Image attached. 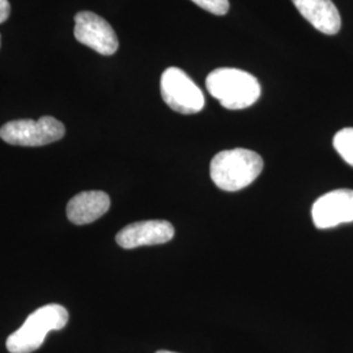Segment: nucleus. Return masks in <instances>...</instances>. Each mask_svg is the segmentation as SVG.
Returning <instances> with one entry per match:
<instances>
[{
    "label": "nucleus",
    "mask_w": 353,
    "mask_h": 353,
    "mask_svg": "<svg viewBox=\"0 0 353 353\" xmlns=\"http://www.w3.org/2000/svg\"><path fill=\"white\" fill-rule=\"evenodd\" d=\"M263 166V159L256 152L234 148L214 156L210 165V174L219 189L239 191L252 185L262 173Z\"/></svg>",
    "instance_id": "obj_1"
},
{
    "label": "nucleus",
    "mask_w": 353,
    "mask_h": 353,
    "mask_svg": "<svg viewBox=\"0 0 353 353\" xmlns=\"http://www.w3.org/2000/svg\"><path fill=\"white\" fill-rule=\"evenodd\" d=\"M208 93L229 110H241L261 97V84L252 74L239 68H217L205 79Z\"/></svg>",
    "instance_id": "obj_2"
},
{
    "label": "nucleus",
    "mask_w": 353,
    "mask_h": 353,
    "mask_svg": "<svg viewBox=\"0 0 353 353\" xmlns=\"http://www.w3.org/2000/svg\"><path fill=\"white\" fill-rule=\"evenodd\" d=\"M68 312L62 305L49 303L33 312L26 318L24 325L11 334L7 339L10 353H32L42 345L50 331L65 327Z\"/></svg>",
    "instance_id": "obj_3"
},
{
    "label": "nucleus",
    "mask_w": 353,
    "mask_h": 353,
    "mask_svg": "<svg viewBox=\"0 0 353 353\" xmlns=\"http://www.w3.org/2000/svg\"><path fill=\"white\" fill-rule=\"evenodd\" d=\"M64 125L54 117H41L38 121L17 119L0 128V138L11 145L42 147L62 139Z\"/></svg>",
    "instance_id": "obj_4"
},
{
    "label": "nucleus",
    "mask_w": 353,
    "mask_h": 353,
    "mask_svg": "<svg viewBox=\"0 0 353 353\" xmlns=\"http://www.w3.org/2000/svg\"><path fill=\"white\" fill-rule=\"evenodd\" d=\"M160 88L165 103L176 113L196 114L204 108L202 90L181 68H166L161 76Z\"/></svg>",
    "instance_id": "obj_5"
},
{
    "label": "nucleus",
    "mask_w": 353,
    "mask_h": 353,
    "mask_svg": "<svg viewBox=\"0 0 353 353\" xmlns=\"http://www.w3.org/2000/svg\"><path fill=\"white\" fill-rule=\"evenodd\" d=\"M75 38L101 55H113L119 48L112 26L96 13L83 11L75 16Z\"/></svg>",
    "instance_id": "obj_6"
},
{
    "label": "nucleus",
    "mask_w": 353,
    "mask_h": 353,
    "mask_svg": "<svg viewBox=\"0 0 353 353\" xmlns=\"http://www.w3.org/2000/svg\"><path fill=\"white\" fill-rule=\"evenodd\" d=\"M314 225L318 229L338 227L353 221V190H332L316 199L312 208Z\"/></svg>",
    "instance_id": "obj_7"
},
{
    "label": "nucleus",
    "mask_w": 353,
    "mask_h": 353,
    "mask_svg": "<svg viewBox=\"0 0 353 353\" xmlns=\"http://www.w3.org/2000/svg\"><path fill=\"white\" fill-rule=\"evenodd\" d=\"M174 237V227L166 220H145L121 229L115 237L123 249L163 245Z\"/></svg>",
    "instance_id": "obj_8"
},
{
    "label": "nucleus",
    "mask_w": 353,
    "mask_h": 353,
    "mask_svg": "<svg viewBox=\"0 0 353 353\" xmlns=\"http://www.w3.org/2000/svg\"><path fill=\"white\" fill-rule=\"evenodd\" d=\"M110 208V198L103 191H83L67 204V217L76 225L99 220Z\"/></svg>",
    "instance_id": "obj_9"
},
{
    "label": "nucleus",
    "mask_w": 353,
    "mask_h": 353,
    "mask_svg": "<svg viewBox=\"0 0 353 353\" xmlns=\"http://www.w3.org/2000/svg\"><path fill=\"white\" fill-rule=\"evenodd\" d=\"M292 3L321 33L334 36L341 30V14L331 0H292Z\"/></svg>",
    "instance_id": "obj_10"
},
{
    "label": "nucleus",
    "mask_w": 353,
    "mask_h": 353,
    "mask_svg": "<svg viewBox=\"0 0 353 353\" xmlns=\"http://www.w3.org/2000/svg\"><path fill=\"white\" fill-rule=\"evenodd\" d=\"M334 148L347 164L353 166V128H343L334 137Z\"/></svg>",
    "instance_id": "obj_11"
},
{
    "label": "nucleus",
    "mask_w": 353,
    "mask_h": 353,
    "mask_svg": "<svg viewBox=\"0 0 353 353\" xmlns=\"http://www.w3.org/2000/svg\"><path fill=\"white\" fill-rule=\"evenodd\" d=\"M207 12L223 16L229 11V0H191Z\"/></svg>",
    "instance_id": "obj_12"
},
{
    "label": "nucleus",
    "mask_w": 353,
    "mask_h": 353,
    "mask_svg": "<svg viewBox=\"0 0 353 353\" xmlns=\"http://www.w3.org/2000/svg\"><path fill=\"white\" fill-rule=\"evenodd\" d=\"M11 13V4L8 0H0V24H3Z\"/></svg>",
    "instance_id": "obj_13"
},
{
    "label": "nucleus",
    "mask_w": 353,
    "mask_h": 353,
    "mask_svg": "<svg viewBox=\"0 0 353 353\" xmlns=\"http://www.w3.org/2000/svg\"><path fill=\"white\" fill-rule=\"evenodd\" d=\"M156 353H176V352H170V351H159V352Z\"/></svg>",
    "instance_id": "obj_14"
}]
</instances>
